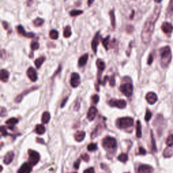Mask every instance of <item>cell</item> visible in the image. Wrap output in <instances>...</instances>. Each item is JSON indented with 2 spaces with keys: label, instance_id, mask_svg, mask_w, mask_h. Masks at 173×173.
<instances>
[{
  "label": "cell",
  "instance_id": "obj_1",
  "mask_svg": "<svg viewBox=\"0 0 173 173\" xmlns=\"http://www.w3.org/2000/svg\"><path fill=\"white\" fill-rule=\"evenodd\" d=\"M160 7H156L155 10L153 12V13L148 18L146 22H145L141 35L142 41L145 44L149 43L151 41V37H152L154 32V27H155V23L157 21L159 16H160Z\"/></svg>",
  "mask_w": 173,
  "mask_h": 173
},
{
  "label": "cell",
  "instance_id": "obj_2",
  "mask_svg": "<svg viewBox=\"0 0 173 173\" xmlns=\"http://www.w3.org/2000/svg\"><path fill=\"white\" fill-rule=\"evenodd\" d=\"M161 65L163 68H167L172 59L171 50L169 47H165L160 50Z\"/></svg>",
  "mask_w": 173,
  "mask_h": 173
},
{
  "label": "cell",
  "instance_id": "obj_3",
  "mask_svg": "<svg viewBox=\"0 0 173 173\" xmlns=\"http://www.w3.org/2000/svg\"><path fill=\"white\" fill-rule=\"evenodd\" d=\"M133 119L130 117H123L118 118L116 121V126L120 128H127L132 127L133 125Z\"/></svg>",
  "mask_w": 173,
  "mask_h": 173
},
{
  "label": "cell",
  "instance_id": "obj_4",
  "mask_svg": "<svg viewBox=\"0 0 173 173\" xmlns=\"http://www.w3.org/2000/svg\"><path fill=\"white\" fill-rule=\"evenodd\" d=\"M102 146L105 149H113L117 146V142L113 137H106L103 139Z\"/></svg>",
  "mask_w": 173,
  "mask_h": 173
},
{
  "label": "cell",
  "instance_id": "obj_5",
  "mask_svg": "<svg viewBox=\"0 0 173 173\" xmlns=\"http://www.w3.org/2000/svg\"><path fill=\"white\" fill-rule=\"evenodd\" d=\"M120 90L127 97L131 96L133 92V86L131 83H127L122 84L120 86Z\"/></svg>",
  "mask_w": 173,
  "mask_h": 173
},
{
  "label": "cell",
  "instance_id": "obj_6",
  "mask_svg": "<svg viewBox=\"0 0 173 173\" xmlns=\"http://www.w3.org/2000/svg\"><path fill=\"white\" fill-rule=\"evenodd\" d=\"M40 159V156L38 152L36 151L31 150L29 149V163L31 166L36 165Z\"/></svg>",
  "mask_w": 173,
  "mask_h": 173
},
{
  "label": "cell",
  "instance_id": "obj_7",
  "mask_svg": "<svg viewBox=\"0 0 173 173\" xmlns=\"http://www.w3.org/2000/svg\"><path fill=\"white\" fill-rule=\"evenodd\" d=\"M108 104L112 107H116L120 109H123L127 106V102L124 99H112L110 100Z\"/></svg>",
  "mask_w": 173,
  "mask_h": 173
},
{
  "label": "cell",
  "instance_id": "obj_8",
  "mask_svg": "<svg viewBox=\"0 0 173 173\" xmlns=\"http://www.w3.org/2000/svg\"><path fill=\"white\" fill-rule=\"evenodd\" d=\"M81 83V77L80 75L76 72H73L71 74V85L72 87H77Z\"/></svg>",
  "mask_w": 173,
  "mask_h": 173
},
{
  "label": "cell",
  "instance_id": "obj_9",
  "mask_svg": "<svg viewBox=\"0 0 173 173\" xmlns=\"http://www.w3.org/2000/svg\"><path fill=\"white\" fill-rule=\"evenodd\" d=\"M153 171V168L147 164H142L137 169V173H152Z\"/></svg>",
  "mask_w": 173,
  "mask_h": 173
},
{
  "label": "cell",
  "instance_id": "obj_10",
  "mask_svg": "<svg viewBox=\"0 0 173 173\" xmlns=\"http://www.w3.org/2000/svg\"><path fill=\"white\" fill-rule=\"evenodd\" d=\"M27 76L29 78L31 79V81L32 82H35L37 80V72L35 68H33L32 67H30L27 71Z\"/></svg>",
  "mask_w": 173,
  "mask_h": 173
},
{
  "label": "cell",
  "instance_id": "obj_11",
  "mask_svg": "<svg viewBox=\"0 0 173 173\" xmlns=\"http://www.w3.org/2000/svg\"><path fill=\"white\" fill-rule=\"evenodd\" d=\"M146 99L147 100V102H148L149 104L152 105L157 102L158 97L156 93H154L153 92H149L148 93H147Z\"/></svg>",
  "mask_w": 173,
  "mask_h": 173
},
{
  "label": "cell",
  "instance_id": "obj_12",
  "mask_svg": "<svg viewBox=\"0 0 173 173\" xmlns=\"http://www.w3.org/2000/svg\"><path fill=\"white\" fill-rule=\"evenodd\" d=\"M97 114V110L95 107L92 106L91 107L89 110L88 113H87V118L89 120L92 121L96 117Z\"/></svg>",
  "mask_w": 173,
  "mask_h": 173
},
{
  "label": "cell",
  "instance_id": "obj_13",
  "mask_svg": "<svg viewBox=\"0 0 173 173\" xmlns=\"http://www.w3.org/2000/svg\"><path fill=\"white\" fill-rule=\"evenodd\" d=\"M32 167L29 163H25L21 166L20 169L18 170V173H31L32 170Z\"/></svg>",
  "mask_w": 173,
  "mask_h": 173
},
{
  "label": "cell",
  "instance_id": "obj_14",
  "mask_svg": "<svg viewBox=\"0 0 173 173\" xmlns=\"http://www.w3.org/2000/svg\"><path fill=\"white\" fill-rule=\"evenodd\" d=\"M17 31L18 32V33L20 34L21 35L25 36L26 37H28V38H32L34 37L35 34L32 33V32H25L24 27L22 26H18L17 27Z\"/></svg>",
  "mask_w": 173,
  "mask_h": 173
},
{
  "label": "cell",
  "instance_id": "obj_15",
  "mask_svg": "<svg viewBox=\"0 0 173 173\" xmlns=\"http://www.w3.org/2000/svg\"><path fill=\"white\" fill-rule=\"evenodd\" d=\"M99 38H100L99 32H97V33L95 35L94 38L93 39L92 42V48L93 50V51H94L95 53H97V48L98 44H99Z\"/></svg>",
  "mask_w": 173,
  "mask_h": 173
},
{
  "label": "cell",
  "instance_id": "obj_16",
  "mask_svg": "<svg viewBox=\"0 0 173 173\" xmlns=\"http://www.w3.org/2000/svg\"><path fill=\"white\" fill-rule=\"evenodd\" d=\"M162 31L166 34H170L172 32L173 27L172 25L169 22H164L162 25Z\"/></svg>",
  "mask_w": 173,
  "mask_h": 173
},
{
  "label": "cell",
  "instance_id": "obj_17",
  "mask_svg": "<svg viewBox=\"0 0 173 173\" xmlns=\"http://www.w3.org/2000/svg\"><path fill=\"white\" fill-rule=\"evenodd\" d=\"M14 157V154L13 151H9L6 154L5 157H4V163L5 164H10L12 161L13 160Z\"/></svg>",
  "mask_w": 173,
  "mask_h": 173
},
{
  "label": "cell",
  "instance_id": "obj_18",
  "mask_svg": "<svg viewBox=\"0 0 173 173\" xmlns=\"http://www.w3.org/2000/svg\"><path fill=\"white\" fill-rule=\"evenodd\" d=\"M36 89H37V86H35V87H31V89H27V90H26L25 92H23L22 93H21V94H20L19 95H18V96L16 98V99H15L16 102H18V103L20 102L21 101H22V98H23V97L25 96V95H27V94H28V93H29L30 92H31L32 91H33V90H35Z\"/></svg>",
  "mask_w": 173,
  "mask_h": 173
},
{
  "label": "cell",
  "instance_id": "obj_19",
  "mask_svg": "<svg viewBox=\"0 0 173 173\" xmlns=\"http://www.w3.org/2000/svg\"><path fill=\"white\" fill-rule=\"evenodd\" d=\"M88 57H89L88 53H85V54L82 56L79 60V66L80 67L85 66L88 60Z\"/></svg>",
  "mask_w": 173,
  "mask_h": 173
},
{
  "label": "cell",
  "instance_id": "obj_20",
  "mask_svg": "<svg viewBox=\"0 0 173 173\" xmlns=\"http://www.w3.org/2000/svg\"><path fill=\"white\" fill-rule=\"evenodd\" d=\"M9 72L5 69H2L1 71V81L4 83H6L8 81Z\"/></svg>",
  "mask_w": 173,
  "mask_h": 173
},
{
  "label": "cell",
  "instance_id": "obj_21",
  "mask_svg": "<svg viewBox=\"0 0 173 173\" xmlns=\"http://www.w3.org/2000/svg\"><path fill=\"white\" fill-rule=\"evenodd\" d=\"M85 133L84 131H78L76 133L75 135H74V138H75L76 141L78 142L82 141L85 139Z\"/></svg>",
  "mask_w": 173,
  "mask_h": 173
},
{
  "label": "cell",
  "instance_id": "obj_22",
  "mask_svg": "<svg viewBox=\"0 0 173 173\" xmlns=\"http://www.w3.org/2000/svg\"><path fill=\"white\" fill-rule=\"evenodd\" d=\"M173 155V149L172 147H168L164 149L163 152V156L165 158H170Z\"/></svg>",
  "mask_w": 173,
  "mask_h": 173
},
{
  "label": "cell",
  "instance_id": "obj_23",
  "mask_svg": "<svg viewBox=\"0 0 173 173\" xmlns=\"http://www.w3.org/2000/svg\"><path fill=\"white\" fill-rule=\"evenodd\" d=\"M35 131L38 135H43L45 132V128L43 125H38L36 126Z\"/></svg>",
  "mask_w": 173,
  "mask_h": 173
},
{
  "label": "cell",
  "instance_id": "obj_24",
  "mask_svg": "<svg viewBox=\"0 0 173 173\" xmlns=\"http://www.w3.org/2000/svg\"><path fill=\"white\" fill-rule=\"evenodd\" d=\"M18 120L16 118H10L6 122V123L9 126V128H13L14 126L16 123H18Z\"/></svg>",
  "mask_w": 173,
  "mask_h": 173
},
{
  "label": "cell",
  "instance_id": "obj_25",
  "mask_svg": "<svg viewBox=\"0 0 173 173\" xmlns=\"http://www.w3.org/2000/svg\"><path fill=\"white\" fill-rule=\"evenodd\" d=\"M50 120V114L48 112H45L42 115L41 121L43 124H47Z\"/></svg>",
  "mask_w": 173,
  "mask_h": 173
},
{
  "label": "cell",
  "instance_id": "obj_26",
  "mask_svg": "<svg viewBox=\"0 0 173 173\" xmlns=\"http://www.w3.org/2000/svg\"><path fill=\"white\" fill-rule=\"evenodd\" d=\"M45 60V56H41L40 58H39L38 59H37L35 60V66L37 68H40L41 66L43 64V63L44 62Z\"/></svg>",
  "mask_w": 173,
  "mask_h": 173
},
{
  "label": "cell",
  "instance_id": "obj_27",
  "mask_svg": "<svg viewBox=\"0 0 173 173\" xmlns=\"http://www.w3.org/2000/svg\"><path fill=\"white\" fill-rule=\"evenodd\" d=\"M110 18L111 19V24L113 29H115L116 27V18H115V14H114V11L111 10L109 13Z\"/></svg>",
  "mask_w": 173,
  "mask_h": 173
},
{
  "label": "cell",
  "instance_id": "obj_28",
  "mask_svg": "<svg viewBox=\"0 0 173 173\" xmlns=\"http://www.w3.org/2000/svg\"><path fill=\"white\" fill-rule=\"evenodd\" d=\"M71 28L70 26H67V27H65L64 32H63V35H64L65 38H68V37L71 36Z\"/></svg>",
  "mask_w": 173,
  "mask_h": 173
},
{
  "label": "cell",
  "instance_id": "obj_29",
  "mask_svg": "<svg viewBox=\"0 0 173 173\" xmlns=\"http://www.w3.org/2000/svg\"><path fill=\"white\" fill-rule=\"evenodd\" d=\"M96 64L98 69L99 70V71H103L105 69V68H106V64H105L104 62L100 59H98L97 60Z\"/></svg>",
  "mask_w": 173,
  "mask_h": 173
},
{
  "label": "cell",
  "instance_id": "obj_30",
  "mask_svg": "<svg viewBox=\"0 0 173 173\" xmlns=\"http://www.w3.org/2000/svg\"><path fill=\"white\" fill-rule=\"evenodd\" d=\"M136 135L138 138L141 137V125L139 120L137 121L136 125Z\"/></svg>",
  "mask_w": 173,
  "mask_h": 173
},
{
  "label": "cell",
  "instance_id": "obj_31",
  "mask_svg": "<svg viewBox=\"0 0 173 173\" xmlns=\"http://www.w3.org/2000/svg\"><path fill=\"white\" fill-rule=\"evenodd\" d=\"M118 160L122 162H126L128 160V155L127 154H121L120 155L118 156Z\"/></svg>",
  "mask_w": 173,
  "mask_h": 173
},
{
  "label": "cell",
  "instance_id": "obj_32",
  "mask_svg": "<svg viewBox=\"0 0 173 173\" xmlns=\"http://www.w3.org/2000/svg\"><path fill=\"white\" fill-rule=\"evenodd\" d=\"M50 37L51 39H53V40H56L58 38V32L56 30H52L50 32Z\"/></svg>",
  "mask_w": 173,
  "mask_h": 173
},
{
  "label": "cell",
  "instance_id": "obj_33",
  "mask_svg": "<svg viewBox=\"0 0 173 173\" xmlns=\"http://www.w3.org/2000/svg\"><path fill=\"white\" fill-rule=\"evenodd\" d=\"M166 143L168 146V147H172L173 146V135H170L169 136L167 137V141H166Z\"/></svg>",
  "mask_w": 173,
  "mask_h": 173
},
{
  "label": "cell",
  "instance_id": "obj_34",
  "mask_svg": "<svg viewBox=\"0 0 173 173\" xmlns=\"http://www.w3.org/2000/svg\"><path fill=\"white\" fill-rule=\"evenodd\" d=\"M33 23L36 27H41L44 23V20L41 18H37L33 21Z\"/></svg>",
  "mask_w": 173,
  "mask_h": 173
},
{
  "label": "cell",
  "instance_id": "obj_35",
  "mask_svg": "<svg viewBox=\"0 0 173 173\" xmlns=\"http://www.w3.org/2000/svg\"><path fill=\"white\" fill-rule=\"evenodd\" d=\"M109 40H110V36H107L106 38H105L102 40V44L106 50H107V49H108V47L107 46H108Z\"/></svg>",
  "mask_w": 173,
  "mask_h": 173
},
{
  "label": "cell",
  "instance_id": "obj_36",
  "mask_svg": "<svg viewBox=\"0 0 173 173\" xmlns=\"http://www.w3.org/2000/svg\"><path fill=\"white\" fill-rule=\"evenodd\" d=\"M39 44L36 41H32L31 43V48L32 51H35L39 49Z\"/></svg>",
  "mask_w": 173,
  "mask_h": 173
},
{
  "label": "cell",
  "instance_id": "obj_37",
  "mask_svg": "<svg viewBox=\"0 0 173 173\" xmlns=\"http://www.w3.org/2000/svg\"><path fill=\"white\" fill-rule=\"evenodd\" d=\"M83 12L82 10H72L70 12V15L71 16H76L81 14Z\"/></svg>",
  "mask_w": 173,
  "mask_h": 173
},
{
  "label": "cell",
  "instance_id": "obj_38",
  "mask_svg": "<svg viewBox=\"0 0 173 173\" xmlns=\"http://www.w3.org/2000/svg\"><path fill=\"white\" fill-rule=\"evenodd\" d=\"M97 149V145L95 143H90L89 145H88L87 146V149L89 151H94L95 149Z\"/></svg>",
  "mask_w": 173,
  "mask_h": 173
},
{
  "label": "cell",
  "instance_id": "obj_39",
  "mask_svg": "<svg viewBox=\"0 0 173 173\" xmlns=\"http://www.w3.org/2000/svg\"><path fill=\"white\" fill-rule=\"evenodd\" d=\"M151 112L149 111V110H147L146 116H145V120H146V121H149L151 119Z\"/></svg>",
  "mask_w": 173,
  "mask_h": 173
},
{
  "label": "cell",
  "instance_id": "obj_40",
  "mask_svg": "<svg viewBox=\"0 0 173 173\" xmlns=\"http://www.w3.org/2000/svg\"><path fill=\"white\" fill-rule=\"evenodd\" d=\"M151 143H152V149L153 151H156V146L155 143V139L154 138V135L152 132H151Z\"/></svg>",
  "mask_w": 173,
  "mask_h": 173
},
{
  "label": "cell",
  "instance_id": "obj_41",
  "mask_svg": "<svg viewBox=\"0 0 173 173\" xmlns=\"http://www.w3.org/2000/svg\"><path fill=\"white\" fill-rule=\"evenodd\" d=\"M92 98V100H93V103H94V104H97L98 102H99V95H96V94L93 95Z\"/></svg>",
  "mask_w": 173,
  "mask_h": 173
},
{
  "label": "cell",
  "instance_id": "obj_42",
  "mask_svg": "<svg viewBox=\"0 0 173 173\" xmlns=\"http://www.w3.org/2000/svg\"><path fill=\"white\" fill-rule=\"evenodd\" d=\"M0 130H1V133L2 136H7V135H8V133H7V130L6 129L5 127H4V126H1V128H0Z\"/></svg>",
  "mask_w": 173,
  "mask_h": 173
},
{
  "label": "cell",
  "instance_id": "obj_43",
  "mask_svg": "<svg viewBox=\"0 0 173 173\" xmlns=\"http://www.w3.org/2000/svg\"><path fill=\"white\" fill-rule=\"evenodd\" d=\"M81 157L82 160L85 161V162H88V161L89 160V156L88 154H83V155H81Z\"/></svg>",
  "mask_w": 173,
  "mask_h": 173
},
{
  "label": "cell",
  "instance_id": "obj_44",
  "mask_svg": "<svg viewBox=\"0 0 173 173\" xmlns=\"http://www.w3.org/2000/svg\"><path fill=\"white\" fill-rule=\"evenodd\" d=\"M110 85L112 86L115 85V79H114V75H112L110 77Z\"/></svg>",
  "mask_w": 173,
  "mask_h": 173
},
{
  "label": "cell",
  "instance_id": "obj_45",
  "mask_svg": "<svg viewBox=\"0 0 173 173\" xmlns=\"http://www.w3.org/2000/svg\"><path fill=\"white\" fill-rule=\"evenodd\" d=\"M84 173H95V170L93 167H90L87 168L84 171Z\"/></svg>",
  "mask_w": 173,
  "mask_h": 173
},
{
  "label": "cell",
  "instance_id": "obj_46",
  "mask_svg": "<svg viewBox=\"0 0 173 173\" xmlns=\"http://www.w3.org/2000/svg\"><path fill=\"white\" fill-rule=\"evenodd\" d=\"M139 154H140V155H145V154H146V149H145L144 148H139Z\"/></svg>",
  "mask_w": 173,
  "mask_h": 173
},
{
  "label": "cell",
  "instance_id": "obj_47",
  "mask_svg": "<svg viewBox=\"0 0 173 173\" xmlns=\"http://www.w3.org/2000/svg\"><path fill=\"white\" fill-rule=\"evenodd\" d=\"M79 165H80V160H79H79H77L76 162L75 163H74V168H76V169H79Z\"/></svg>",
  "mask_w": 173,
  "mask_h": 173
},
{
  "label": "cell",
  "instance_id": "obj_48",
  "mask_svg": "<svg viewBox=\"0 0 173 173\" xmlns=\"http://www.w3.org/2000/svg\"><path fill=\"white\" fill-rule=\"evenodd\" d=\"M153 60H154L153 56L151 55V54H150V55H149V58H148V64H151V63H152Z\"/></svg>",
  "mask_w": 173,
  "mask_h": 173
},
{
  "label": "cell",
  "instance_id": "obj_49",
  "mask_svg": "<svg viewBox=\"0 0 173 173\" xmlns=\"http://www.w3.org/2000/svg\"><path fill=\"white\" fill-rule=\"evenodd\" d=\"M2 25H3L4 29H5L6 30H8V22H6V21H4V22H2Z\"/></svg>",
  "mask_w": 173,
  "mask_h": 173
},
{
  "label": "cell",
  "instance_id": "obj_50",
  "mask_svg": "<svg viewBox=\"0 0 173 173\" xmlns=\"http://www.w3.org/2000/svg\"><path fill=\"white\" fill-rule=\"evenodd\" d=\"M6 113V110L4 108V107H2L1 109V117H3V116L5 115Z\"/></svg>",
  "mask_w": 173,
  "mask_h": 173
},
{
  "label": "cell",
  "instance_id": "obj_51",
  "mask_svg": "<svg viewBox=\"0 0 173 173\" xmlns=\"http://www.w3.org/2000/svg\"><path fill=\"white\" fill-rule=\"evenodd\" d=\"M170 10L173 12V0H170V5H169Z\"/></svg>",
  "mask_w": 173,
  "mask_h": 173
},
{
  "label": "cell",
  "instance_id": "obj_52",
  "mask_svg": "<svg viewBox=\"0 0 173 173\" xmlns=\"http://www.w3.org/2000/svg\"><path fill=\"white\" fill-rule=\"evenodd\" d=\"M67 99H68V97H66V99H64V101H63V102H62V105H61V107H63L64 106V104H66V101H67Z\"/></svg>",
  "mask_w": 173,
  "mask_h": 173
},
{
  "label": "cell",
  "instance_id": "obj_53",
  "mask_svg": "<svg viewBox=\"0 0 173 173\" xmlns=\"http://www.w3.org/2000/svg\"><path fill=\"white\" fill-rule=\"evenodd\" d=\"M94 0H88V6H90L93 4V2Z\"/></svg>",
  "mask_w": 173,
  "mask_h": 173
},
{
  "label": "cell",
  "instance_id": "obj_54",
  "mask_svg": "<svg viewBox=\"0 0 173 173\" xmlns=\"http://www.w3.org/2000/svg\"><path fill=\"white\" fill-rule=\"evenodd\" d=\"M37 142H40V143H44V141H43V139H37Z\"/></svg>",
  "mask_w": 173,
  "mask_h": 173
},
{
  "label": "cell",
  "instance_id": "obj_55",
  "mask_svg": "<svg viewBox=\"0 0 173 173\" xmlns=\"http://www.w3.org/2000/svg\"><path fill=\"white\" fill-rule=\"evenodd\" d=\"M156 2H157V3H160L161 1H162V0H154Z\"/></svg>",
  "mask_w": 173,
  "mask_h": 173
},
{
  "label": "cell",
  "instance_id": "obj_56",
  "mask_svg": "<svg viewBox=\"0 0 173 173\" xmlns=\"http://www.w3.org/2000/svg\"><path fill=\"white\" fill-rule=\"evenodd\" d=\"M72 173H77V172H72Z\"/></svg>",
  "mask_w": 173,
  "mask_h": 173
},
{
  "label": "cell",
  "instance_id": "obj_57",
  "mask_svg": "<svg viewBox=\"0 0 173 173\" xmlns=\"http://www.w3.org/2000/svg\"><path fill=\"white\" fill-rule=\"evenodd\" d=\"M125 173H129V172H125Z\"/></svg>",
  "mask_w": 173,
  "mask_h": 173
}]
</instances>
